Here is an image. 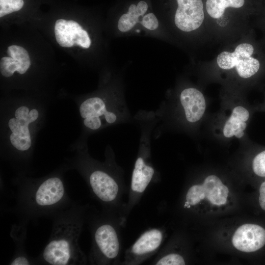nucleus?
Returning <instances> with one entry per match:
<instances>
[{
    "instance_id": "f257e3e1",
    "label": "nucleus",
    "mask_w": 265,
    "mask_h": 265,
    "mask_svg": "<svg viewBox=\"0 0 265 265\" xmlns=\"http://www.w3.org/2000/svg\"><path fill=\"white\" fill-rule=\"evenodd\" d=\"M49 104L35 99H5L0 104L1 157L18 172H29Z\"/></svg>"
},
{
    "instance_id": "f03ea898",
    "label": "nucleus",
    "mask_w": 265,
    "mask_h": 265,
    "mask_svg": "<svg viewBox=\"0 0 265 265\" xmlns=\"http://www.w3.org/2000/svg\"><path fill=\"white\" fill-rule=\"evenodd\" d=\"M85 140V137L80 136L70 145V149L74 154L66 160L65 164L68 170L75 169L80 174L91 195L101 204L103 211L123 219L126 203L123 198L127 188L122 176L108 155L104 162L93 159L88 153Z\"/></svg>"
},
{
    "instance_id": "7ed1b4c3",
    "label": "nucleus",
    "mask_w": 265,
    "mask_h": 265,
    "mask_svg": "<svg viewBox=\"0 0 265 265\" xmlns=\"http://www.w3.org/2000/svg\"><path fill=\"white\" fill-rule=\"evenodd\" d=\"M68 170L65 164L49 174L38 178L18 174L15 211L24 220H35L43 216H53L73 202L67 194L64 173Z\"/></svg>"
},
{
    "instance_id": "20e7f679",
    "label": "nucleus",
    "mask_w": 265,
    "mask_h": 265,
    "mask_svg": "<svg viewBox=\"0 0 265 265\" xmlns=\"http://www.w3.org/2000/svg\"><path fill=\"white\" fill-rule=\"evenodd\" d=\"M90 206L73 203L52 217L51 234L38 258V263L51 265H86L88 258L79 240L87 221Z\"/></svg>"
},
{
    "instance_id": "39448f33",
    "label": "nucleus",
    "mask_w": 265,
    "mask_h": 265,
    "mask_svg": "<svg viewBox=\"0 0 265 265\" xmlns=\"http://www.w3.org/2000/svg\"><path fill=\"white\" fill-rule=\"evenodd\" d=\"M211 62L218 71L233 73L242 80L251 79L265 68V47L254 29L228 43Z\"/></svg>"
},
{
    "instance_id": "423d86ee",
    "label": "nucleus",
    "mask_w": 265,
    "mask_h": 265,
    "mask_svg": "<svg viewBox=\"0 0 265 265\" xmlns=\"http://www.w3.org/2000/svg\"><path fill=\"white\" fill-rule=\"evenodd\" d=\"M86 223L92 244L88 257L90 265H121V230L126 225L120 216L89 208Z\"/></svg>"
},
{
    "instance_id": "0eeeda50",
    "label": "nucleus",
    "mask_w": 265,
    "mask_h": 265,
    "mask_svg": "<svg viewBox=\"0 0 265 265\" xmlns=\"http://www.w3.org/2000/svg\"><path fill=\"white\" fill-rule=\"evenodd\" d=\"M77 101L83 134L95 132L116 123L119 118L115 104L109 99L92 96Z\"/></svg>"
},
{
    "instance_id": "6e6552de",
    "label": "nucleus",
    "mask_w": 265,
    "mask_h": 265,
    "mask_svg": "<svg viewBox=\"0 0 265 265\" xmlns=\"http://www.w3.org/2000/svg\"><path fill=\"white\" fill-rule=\"evenodd\" d=\"M148 157L145 154H140L135 161L128 200L123 213L125 221L134 207L139 203L148 186L155 181L156 170Z\"/></svg>"
},
{
    "instance_id": "1a4fd4ad",
    "label": "nucleus",
    "mask_w": 265,
    "mask_h": 265,
    "mask_svg": "<svg viewBox=\"0 0 265 265\" xmlns=\"http://www.w3.org/2000/svg\"><path fill=\"white\" fill-rule=\"evenodd\" d=\"M177 3L174 15L176 27L185 33L202 31L209 38L202 0H177Z\"/></svg>"
},
{
    "instance_id": "9d476101",
    "label": "nucleus",
    "mask_w": 265,
    "mask_h": 265,
    "mask_svg": "<svg viewBox=\"0 0 265 265\" xmlns=\"http://www.w3.org/2000/svg\"><path fill=\"white\" fill-rule=\"evenodd\" d=\"M164 236V231L162 228L147 230L126 250L124 260L121 265L142 264L159 251Z\"/></svg>"
},
{
    "instance_id": "9b49d317",
    "label": "nucleus",
    "mask_w": 265,
    "mask_h": 265,
    "mask_svg": "<svg viewBox=\"0 0 265 265\" xmlns=\"http://www.w3.org/2000/svg\"><path fill=\"white\" fill-rule=\"evenodd\" d=\"M228 193V188L218 177L212 175L207 177L203 184L193 185L189 187L184 202L191 208L206 198L212 204L221 206L226 203Z\"/></svg>"
},
{
    "instance_id": "f8f14e48",
    "label": "nucleus",
    "mask_w": 265,
    "mask_h": 265,
    "mask_svg": "<svg viewBox=\"0 0 265 265\" xmlns=\"http://www.w3.org/2000/svg\"><path fill=\"white\" fill-rule=\"evenodd\" d=\"M54 33L57 43L63 47H71L76 44L88 48L91 44L87 32L73 20H57L54 26Z\"/></svg>"
},
{
    "instance_id": "ddd939ff",
    "label": "nucleus",
    "mask_w": 265,
    "mask_h": 265,
    "mask_svg": "<svg viewBox=\"0 0 265 265\" xmlns=\"http://www.w3.org/2000/svg\"><path fill=\"white\" fill-rule=\"evenodd\" d=\"M232 242L234 246L240 251H256L265 244V229L257 224H243L236 230Z\"/></svg>"
},
{
    "instance_id": "4468645a",
    "label": "nucleus",
    "mask_w": 265,
    "mask_h": 265,
    "mask_svg": "<svg viewBox=\"0 0 265 265\" xmlns=\"http://www.w3.org/2000/svg\"><path fill=\"white\" fill-rule=\"evenodd\" d=\"M180 100L188 122L195 123L202 117L206 104L204 96L199 90L194 87L185 88L180 94Z\"/></svg>"
},
{
    "instance_id": "2eb2a0df",
    "label": "nucleus",
    "mask_w": 265,
    "mask_h": 265,
    "mask_svg": "<svg viewBox=\"0 0 265 265\" xmlns=\"http://www.w3.org/2000/svg\"><path fill=\"white\" fill-rule=\"evenodd\" d=\"M249 117L250 113L246 108L240 106L235 107L224 126V136L230 138L235 136L238 138H241L247 127L246 122Z\"/></svg>"
},
{
    "instance_id": "dca6fc26",
    "label": "nucleus",
    "mask_w": 265,
    "mask_h": 265,
    "mask_svg": "<svg viewBox=\"0 0 265 265\" xmlns=\"http://www.w3.org/2000/svg\"><path fill=\"white\" fill-rule=\"evenodd\" d=\"M148 9V4L144 1H139L137 4H132L127 13L123 14L118 23V28L121 32L131 30L139 22V17L144 15Z\"/></svg>"
},
{
    "instance_id": "f3484780",
    "label": "nucleus",
    "mask_w": 265,
    "mask_h": 265,
    "mask_svg": "<svg viewBox=\"0 0 265 265\" xmlns=\"http://www.w3.org/2000/svg\"><path fill=\"white\" fill-rule=\"evenodd\" d=\"M7 53L18 63L19 69L16 72L23 75L26 73L30 65V61L27 51L23 47L12 45L7 49Z\"/></svg>"
},
{
    "instance_id": "a211bd4d",
    "label": "nucleus",
    "mask_w": 265,
    "mask_h": 265,
    "mask_svg": "<svg viewBox=\"0 0 265 265\" xmlns=\"http://www.w3.org/2000/svg\"><path fill=\"white\" fill-rule=\"evenodd\" d=\"M19 69L18 62L11 57H3L0 62L1 75L6 78L11 77Z\"/></svg>"
},
{
    "instance_id": "6ab92c4d",
    "label": "nucleus",
    "mask_w": 265,
    "mask_h": 265,
    "mask_svg": "<svg viewBox=\"0 0 265 265\" xmlns=\"http://www.w3.org/2000/svg\"><path fill=\"white\" fill-rule=\"evenodd\" d=\"M23 5V0H0V17L20 10Z\"/></svg>"
},
{
    "instance_id": "aec40b11",
    "label": "nucleus",
    "mask_w": 265,
    "mask_h": 265,
    "mask_svg": "<svg viewBox=\"0 0 265 265\" xmlns=\"http://www.w3.org/2000/svg\"><path fill=\"white\" fill-rule=\"evenodd\" d=\"M254 173L260 177H265V150L258 153L252 161Z\"/></svg>"
},
{
    "instance_id": "412c9836",
    "label": "nucleus",
    "mask_w": 265,
    "mask_h": 265,
    "mask_svg": "<svg viewBox=\"0 0 265 265\" xmlns=\"http://www.w3.org/2000/svg\"><path fill=\"white\" fill-rule=\"evenodd\" d=\"M141 24L145 28L150 30H155L159 26V22L156 16L152 13L145 15L142 18Z\"/></svg>"
},
{
    "instance_id": "4be33fe9",
    "label": "nucleus",
    "mask_w": 265,
    "mask_h": 265,
    "mask_svg": "<svg viewBox=\"0 0 265 265\" xmlns=\"http://www.w3.org/2000/svg\"><path fill=\"white\" fill-rule=\"evenodd\" d=\"M33 262L31 259L27 255L14 256L11 261L10 262V265H29L33 264Z\"/></svg>"
},
{
    "instance_id": "5701e85b",
    "label": "nucleus",
    "mask_w": 265,
    "mask_h": 265,
    "mask_svg": "<svg viewBox=\"0 0 265 265\" xmlns=\"http://www.w3.org/2000/svg\"><path fill=\"white\" fill-rule=\"evenodd\" d=\"M255 23L254 27H257L261 32L262 37L261 41L265 47V16L259 17Z\"/></svg>"
},
{
    "instance_id": "b1692460",
    "label": "nucleus",
    "mask_w": 265,
    "mask_h": 265,
    "mask_svg": "<svg viewBox=\"0 0 265 265\" xmlns=\"http://www.w3.org/2000/svg\"><path fill=\"white\" fill-rule=\"evenodd\" d=\"M259 202L261 208L265 211V181L260 187Z\"/></svg>"
}]
</instances>
